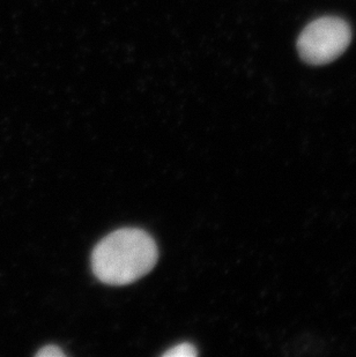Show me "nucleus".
Instances as JSON below:
<instances>
[{"mask_svg":"<svg viewBox=\"0 0 356 357\" xmlns=\"http://www.w3.org/2000/svg\"><path fill=\"white\" fill-rule=\"evenodd\" d=\"M158 257V246L149 234L124 228L109 234L95 246L91 268L102 282L125 286L151 271Z\"/></svg>","mask_w":356,"mask_h":357,"instance_id":"obj_1","label":"nucleus"},{"mask_svg":"<svg viewBox=\"0 0 356 357\" xmlns=\"http://www.w3.org/2000/svg\"><path fill=\"white\" fill-rule=\"evenodd\" d=\"M352 29L339 17H320L299 35L297 49L303 61L311 65L329 64L346 51Z\"/></svg>","mask_w":356,"mask_h":357,"instance_id":"obj_2","label":"nucleus"},{"mask_svg":"<svg viewBox=\"0 0 356 357\" xmlns=\"http://www.w3.org/2000/svg\"><path fill=\"white\" fill-rule=\"evenodd\" d=\"M165 357H195L197 356V349L195 346L188 342L177 344L172 349L165 351L163 354Z\"/></svg>","mask_w":356,"mask_h":357,"instance_id":"obj_3","label":"nucleus"},{"mask_svg":"<svg viewBox=\"0 0 356 357\" xmlns=\"http://www.w3.org/2000/svg\"><path fill=\"white\" fill-rule=\"evenodd\" d=\"M36 356L38 357H64L65 353L61 351V348L54 344L45 346L40 351H37Z\"/></svg>","mask_w":356,"mask_h":357,"instance_id":"obj_4","label":"nucleus"}]
</instances>
